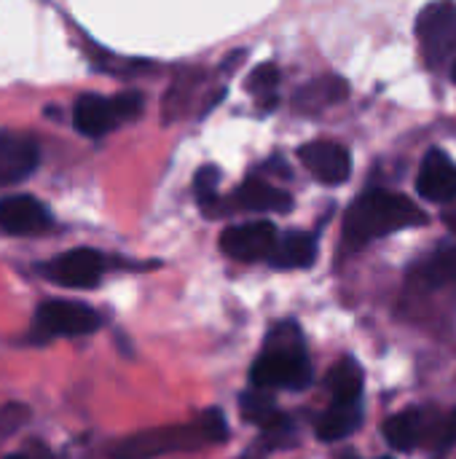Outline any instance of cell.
<instances>
[{
    "label": "cell",
    "instance_id": "obj_1",
    "mask_svg": "<svg viewBox=\"0 0 456 459\" xmlns=\"http://www.w3.org/2000/svg\"><path fill=\"white\" fill-rule=\"evenodd\" d=\"M422 223H427V215L403 194L368 191L347 212L344 242H347V247L357 250V247H366L387 234H395L400 229H411V226H422Z\"/></svg>",
    "mask_w": 456,
    "mask_h": 459
},
{
    "label": "cell",
    "instance_id": "obj_2",
    "mask_svg": "<svg viewBox=\"0 0 456 459\" xmlns=\"http://www.w3.org/2000/svg\"><path fill=\"white\" fill-rule=\"evenodd\" d=\"M250 382L261 390H304L312 382V366L304 350L301 331L293 323L277 325L266 350L250 368Z\"/></svg>",
    "mask_w": 456,
    "mask_h": 459
},
{
    "label": "cell",
    "instance_id": "obj_3",
    "mask_svg": "<svg viewBox=\"0 0 456 459\" xmlns=\"http://www.w3.org/2000/svg\"><path fill=\"white\" fill-rule=\"evenodd\" d=\"M212 444V436L199 417L191 425H169V428H153L134 433L124 438L113 452V459H156L164 455H177V452H196L202 446Z\"/></svg>",
    "mask_w": 456,
    "mask_h": 459
},
{
    "label": "cell",
    "instance_id": "obj_4",
    "mask_svg": "<svg viewBox=\"0 0 456 459\" xmlns=\"http://www.w3.org/2000/svg\"><path fill=\"white\" fill-rule=\"evenodd\" d=\"M142 110V97L137 91H124L118 97L83 94L73 108V124L86 137H102L113 126L137 118Z\"/></svg>",
    "mask_w": 456,
    "mask_h": 459
},
{
    "label": "cell",
    "instance_id": "obj_5",
    "mask_svg": "<svg viewBox=\"0 0 456 459\" xmlns=\"http://www.w3.org/2000/svg\"><path fill=\"white\" fill-rule=\"evenodd\" d=\"M417 35L430 67H441L456 51V3L435 0L417 19Z\"/></svg>",
    "mask_w": 456,
    "mask_h": 459
},
{
    "label": "cell",
    "instance_id": "obj_6",
    "mask_svg": "<svg viewBox=\"0 0 456 459\" xmlns=\"http://www.w3.org/2000/svg\"><path fill=\"white\" fill-rule=\"evenodd\" d=\"M105 272V258L91 250V247H75L62 253L59 258H54L51 264L43 266V274L65 288H75V290H86L94 288L102 280Z\"/></svg>",
    "mask_w": 456,
    "mask_h": 459
},
{
    "label": "cell",
    "instance_id": "obj_7",
    "mask_svg": "<svg viewBox=\"0 0 456 459\" xmlns=\"http://www.w3.org/2000/svg\"><path fill=\"white\" fill-rule=\"evenodd\" d=\"M38 331L48 336H89L99 328V315L78 301H46L38 309Z\"/></svg>",
    "mask_w": 456,
    "mask_h": 459
},
{
    "label": "cell",
    "instance_id": "obj_8",
    "mask_svg": "<svg viewBox=\"0 0 456 459\" xmlns=\"http://www.w3.org/2000/svg\"><path fill=\"white\" fill-rule=\"evenodd\" d=\"M277 226L269 221H253V223H242V226H228L220 234V250L228 258L237 261H261L269 258L277 247Z\"/></svg>",
    "mask_w": 456,
    "mask_h": 459
},
{
    "label": "cell",
    "instance_id": "obj_9",
    "mask_svg": "<svg viewBox=\"0 0 456 459\" xmlns=\"http://www.w3.org/2000/svg\"><path fill=\"white\" fill-rule=\"evenodd\" d=\"M298 156H301L304 167L314 175V180H320L325 186H341L352 175V156L339 143H331V140L306 143L298 151Z\"/></svg>",
    "mask_w": 456,
    "mask_h": 459
},
{
    "label": "cell",
    "instance_id": "obj_10",
    "mask_svg": "<svg viewBox=\"0 0 456 459\" xmlns=\"http://www.w3.org/2000/svg\"><path fill=\"white\" fill-rule=\"evenodd\" d=\"M38 161L40 151L32 137L0 129V186L27 180L38 169Z\"/></svg>",
    "mask_w": 456,
    "mask_h": 459
},
{
    "label": "cell",
    "instance_id": "obj_11",
    "mask_svg": "<svg viewBox=\"0 0 456 459\" xmlns=\"http://www.w3.org/2000/svg\"><path fill=\"white\" fill-rule=\"evenodd\" d=\"M51 226V215L43 202L35 196H5L0 199V231L11 237H24V234H40Z\"/></svg>",
    "mask_w": 456,
    "mask_h": 459
},
{
    "label": "cell",
    "instance_id": "obj_12",
    "mask_svg": "<svg viewBox=\"0 0 456 459\" xmlns=\"http://www.w3.org/2000/svg\"><path fill=\"white\" fill-rule=\"evenodd\" d=\"M417 191L427 202L449 204L456 199V164L438 148H433L417 175Z\"/></svg>",
    "mask_w": 456,
    "mask_h": 459
},
{
    "label": "cell",
    "instance_id": "obj_13",
    "mask_svg": "<svg viewBox=\"0 0 456 459\" xmlns=\"http://www.w3.org/2000/svg\"><path fill=\"white\" fill-rule=\"evenodd\" d=\"M234 204L250 212H288L293 207V199L282 188H274L266 180L250 178L237 188Z\"/></svg>",
    "mask_w": 456,
    "mask_h": 459
},
{
    "label": "cell",
    "instance_id": "obj_14",
    "mask_svg": "<svg viewBox=\"0 0 456 459\" xmlns=\"http://www.w3.org/2000/svg\"><path fill=\"white\" fill-rule=\"evenodd\" d=\"M317 258V242L312 234L290 231L277 239L274 253L269 255V264L274 269H306Z\"/></svg>",
    "mask_w": 456,
    "mask_h": 459
},
{
    "label": "cell",
    "instance_id": "obj_15",
    "mask_svg": "<svg viewBox=\"0 0 456 459\" xmlns=\"http://www.w3.org/2000/svg\"><path fill=\"white\" fill-rule=\"evenodd\" d=\"M363 422V406L360 401L355 403H333L317 422V438L320 441H344L349 438Z\"/></svg>",
    "mask_w": 456,
    "mask_h": 459
},
{
    "label": "cell",
    "instance_id": "obj_16",
    "mask_svg": "<svg viewBox=\"0 0 456 459\" xmlns=\"http://www.w3.org/2000/svg\"><path fill=\"white\" fill-rule=\"evenodd\" d=\"M239 403H242V414H245V420L250 425H258V428H263L269 433H277V430L288 428V417L277 409L274 398L266 390L255 387L253 393H245Z\"/></svg>",
    "mask_w": 456,
    "mask_h": 459
},
{
    "label": "cell",
    "instance_id": "obj_17",
    "mask_svg": "<svg viewBox=\"0 0 456 459\" xmlns=\"http://www.w3.org/2000/svg\"><path fill=\"white\" fill-rule=\"evenodd\" d=\"M347 94H349V86H347L344 78L325 75V78H317L309 86H304V91L296 94V105L301 110H320V108H328V105L341 102Z\"/></svg>",
    "mask_w": 456,
    "mask_h": 459
},
{
    "label": "cell",
    "instance_id": "obj_18",
    "mask_svg": "<svg viewBox=\"0 0 456 459\" xmlns=\"http://www.w3.org/2000/svg\"><path fill=\"white\" fill-rule=\"evenodd\" d=\"M328 390L333 395V403H355V401H360V395H363V368L352 358L339 360L328 374Z\"/></svg>",
    "mask_w": 456,
    "mask_h": 459
},
{
    "label": "cell",
    "instance_id": "obj_19",
    "mask_svg": "<svg viewBox=\"0 0 456 459\" xmlns=\"http://www.w3.org/2000/svg\"><path fill=\"white\" fill-rule=\"evenodd\" d=\"M384 438L398 452H411L422 438V414L419 411L395 414L392 420L384 422Z\"/></svg>",
    "mask_w": 456,
    "mask_h": 459
},
{
    "label": "cell",
    "instance_id": "obj_20",
    "mask_svg": "<svg viewBox=\"0 0 456 459\" xmlns=\"http://www.w3.org/2000/svg\"><path fill=\"white\" fill-rule=\"evenodd\" d=\"M425 285H446V282H456V247L454 250H443L438 255H433L417 274Z\"/></svg>",
    "mask_w": 456,
    "mask_h": 459
},
{
    "label": "cell",
    "instance_id": "obj_21",
    "mask_svg": "<svg viewBox=\"0 0 456 459\" xmlns=\"http://www.w3.org/2000/svg\"><path fill=\"white\" fill-rule=\"evenodd\" d=\"M218 186H220V169L218 167H202L194 180L196 202L202 204L204 212L218 210Z\"/></svg>",
    "mask_w": 456,
    "mask_h": 459
},
{
    "label": "cell",
    "instance_id": "obj_22",
    "mask_svg": "<svg viewBox=\"0 0 456 459\" xmlns=\"http://www.w3.org/2000/svg\"><path fill=\"white\" fill-rule=\"evenodd\" d=\"M277 83H280V70H277L271 62L255 67L253 75L247 78V89H250L255 97L269 100V102H271V97H274V91H277Z\"/></svg>",
    "mask_w": 456,
    "mask_h": 459
},
{
    "label": "cell",
    "instance_id": "obj_23",
    "mask_svg": "<svg viewBox=\"0 0 456 459\" xmlns=\"http://www.w3.org/2000/svg\"><path fill=\"white\" fill-rule=\"evenodd\" d=\"M452 446H456V409L446 417V422H443V428H441V433H438V449L446 452V449H452Z\"/></svg>",
    "mask_w": 456,
    "mask_h": 459
},
{
    "label": "cell",
    "instance_id": "obj_24",
    "mask_svg": "<svg viewBox=\"0 0 456 459\" xmlns=\"http://www.w3.org/2000/svg\"><path fill=\"white\" fill-rule=\"evenodd\" d=\"M443 221H446V226H449V229H452V231L456 234V210L446 212V218H443Z\"/></svg>",
    "mask_w": 456,
    "mask_h": 459
},
{
    "label": "cell",
    "instance_id": "obj_25",
    "mask_svg": "<svg viewBox=\"0 0 456 459\" xmlns=\"http://www.w3.org/2000/svg\"><path fill=\"white\" fill-rule=\"evenodd\" d=\"M5 459H27V457H22V455H13V457H5Z\"/></svg>",
    "mask_w": 456,
    "mask_h": 459
},
{
    "label": "cell",
    "instance_id": "obj_26",
    "mask_svg": "<svg viewBox=\"0 0 456 459\" xmlns=\"http://www.w3.org/2000/svg\"><path fill=\"white\" fill-rule=\"evenodd\" d=\"M452 78H454V81H456V62H454V70H452Z\"/></svg>",
    "mask_w": 456,
    "mask_h": 459
},
{
    "label": "cell",
    "instance_id": "obj_27",
    "mask_svg": "<svg viewBox=\"0 0 456 459\" xmlns=\"http://www.w3.org/2000/svg\"><path fill=\"white\" fill-rule=\"evenodd\" d=\"M382 459H392V457H382Z\"/></svg>",
    "mask_w": 456,
    "mask_h": 459
}]
</instances>
